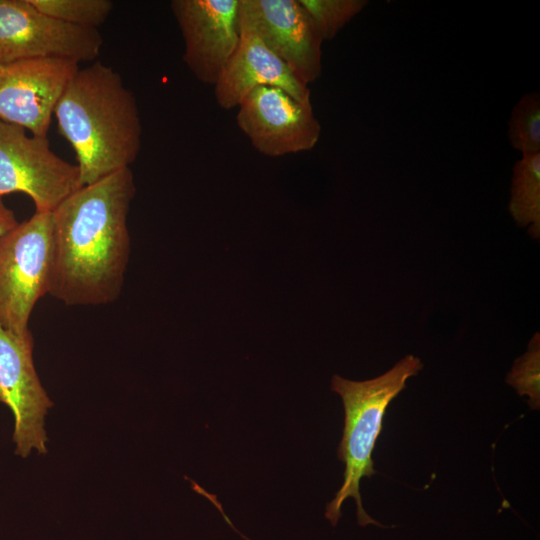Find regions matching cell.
<instances>
[{
	"label": "cell",
	"mask_w": 540,
	"mask_h": 540,
	"mask_svg": "<svg viewBox=\"0 0 540 540\" xmlns=\"http://www.w3.org/2000/svg\"><path fill=\"white\" fill-rule=\"evenodd\" d=\"M135 192L134 175L124 168L82 186L52 212L51 296L69 306L118 299L129 262L127 217Z\"/></svg>",
	"instance_id": "cell-1"
},
{
	"label": "cell",
	"mask_w": 540,
	"mask_h": 540,
	"mask_svg": "<svg viewBox=\"0 0 540 540\" xmlns=\"http://www.w3.org/2000/svg\"><path fill=\"white\" fill-rule=\"evenodd\" d=\"M53 115L75 153L82 186L130 168L139 155L142 123L136 98L120 74L100 61L79 67Z\"/></svg>",
	"instance_id": "cell-2"
},
{
	"label": "cell",
	"mask_w": 540,
	"mask_h": 540,
	"mask_svg": "<svg viewBox=\"0 0 540 540\" xmlns=\"http://www.w3.org/2000/svg\"><path fill=\"white\" fill-rule=\"evenodd\" d=\"M422 368V361L410 354L373 379L353 381L339 375L332 377L331 389L341 397L344 408L343 435L337 455L345 465L343 483L326 505L325 517L332 526H336L341 517L343 502L353 498L357 507V522L361 527H384L365 511L360 482L363 477L377 473L372 453L389 404L406 387L407 380L416 376Z\"/></svg>",
	"instance_id": "cell-3"
},
{
	"label": "cell",
	"mask_w": 540,
	"mask_h": 540,
	"mask_svg": "<svg viewBox=\"0 0 540 540\" xmlns=\"http://www.w3.org/2000/svg\"><path fill=\"white\" fill-rule=\"evenodd\" d=\"M53 258L52 212L35 211L0 239V327L31 333V312L50 291Z\"/></svg>",
	"instance_id": "cell-4"
},
{
	"label": "cell",
	"mask_w": 540,
	"mask_h": 540,
	"mask_svg": "<svg viewBox=\"0 0 540 540\" xmlns=\"http://www.w3.org/2000/svg\"><path fill=\"white\" fill-rule=\"evenodd\" d=\"M81 187L76 164L55 154L47 137L0 120L1 199L21 192L31 198L36 212H53Z\"/></svg>",
	"instance_id": "cell-5"
},
{
	"label": "cell",
	"mask_w": 540,
	"mask_h": 540,
	"mask_svg": "<svg viewBox=\"0 0 540 540\" xmlns=\"http://www.w3.org/2000/svg\"><path fill=\"white\" fill-rule=\"evenodd\" d=\"M98 29L73 26L38 10L29 0H0V64L29 59L95 60Z\"/></svg>",
	"instance_id": "cell-6"
},
{
	"label": "cell",
	"mask_w": 540,
	"mask_h": 540,
	"mask_svg": "<svg viewBox=\"0 0 540 540\" xmlns=\"http://www.w3.org/2000/svg\"><path fill=\"white\" fill-rule=\"evenodd\" d=\"M237 107V126L265 156L310 151L319 141L321 126L311 101H299L281 88L256 87Z\"/></svg>",
	"instance_id": "cell-7"
},
{
	"label": "cell",
	"mask_w": 540,
	"mask_h": 540,
	"mask_svg": "<svg viewBox=\"0 0 540 540\" xmlns=\"http://www.w3.org/2000/svg\"><path fill=\"white\" fill-rule=\"evenodd\" d=\"M33 336H17L0 327V403L14 420L15 453L28 457L32 450L46 454L45 416L53 402L33 362Z\"/></svg>",
	"instance_id": "cell-8"
},
{
	"label": "cell",
	"mask_w": 540,
	"mask_h": 540,
	"mask_svg": "<svg viewBox=\"0 0 540 540\" xmlns=\"http://www.w3.org/2000/svg\"><path fill=\"white\" fill-rule=\"evenodd\" d=\"M78 69L63 59L0 64V120L47 137L56 104Z\"/></svg>",
	"instance_id": "cell-9"
},
{
	"label": "cell",
	"mask_w": 540,
	"mask_h": 540,
	"mask_svg": "<svg viewBox=\"0 0 540 540\" xmlns=\"http://www.w3.org/2000/svg\"><path fill=\"white\" fill-rule=\"evenodd\" d=\"M239 23L251 27L302 83L320 77L323 39L299 0H239Z\"/></svg>",
	"instance_id": "cell-10"
},
{
	"label": "cell",
	"mask_w": 540,
	"mask_h": 540,
	"mask_svg": "<svg viewBox=\"0 0 540 540\" xmlns=\"http://www.w3.org/2000/svg\"><path fill=\"white\" fill-rule=\"evenodd\" d=\"M170 8L184 41V63L214 86L239 43V0H172Z\"/></svg>",
	"instance_id": "cell-11"
},
{
	"label": "cell",
	"mask_w": 540,
	"mask_h": 540,
	"mask_svg": "<svg viewBox=\"0 0 540 540\" xmlns=\"http://www.w3.org/2000/svg\"><path fill=\"white\" fill-rule=\"evenodd\" d=\"M239 28L237 48L214 85L219 107H237L248 92L259 86L278 87L299 101L310 102L308 85L296 78L251 27L239 23Z\"/></svg>",
	"instance_id": "cell-12"
},
{
	"label": "cell",
	"mask_w": 540,
	"mask_h": 540,
	"mask_svg": "<svg viewBox=\"0 0 540 540\" xmlns=\"http://www.w3.org/2000/svg\"><path fill=\"white\" fill-rule=\"evenodd\" d=\"M509 212L519 227L540 238V153L522 155L512 173Z\"/></svg>",
	"instance_id": "cell-13"
},
{
	"label": "cell",
	"mask_w": 540,
	"mask_h": 540,
	"mask_svg": "<svg viewBox=\"0 0 540 540\" xmlns=\"http://www.w3.org/2000/svg\"><path fill=\"white\" fill-rule=\"evenodd\" d=\"M511 146L522 155L540 153V94L525 93L514 105L508 122Z\"/></svg>",
	"instance_id": "cell-14"
},
{
	"label": "cell",
	"mask_w": 540,
	"mask_h": 540,
	"mask_svg": "<svg viewBox=\"0 0 540 540\" xmlns=\"http://www.w3.org/2000/svg\"><path fill=\"white\" fill-rule=\"evenodd\" d=\"M38 10L64 23L97 29L112 12L111 0H29Z\"/></svg>",
	"instance_id": "cell-15"
},
{
	"label": "cell",
	"mask_w": 540,
	"mask_h": 540,
	"mask_svg": "<svg viewBox=\"0 0 540 540\" xmlns=\"http://www.w3.org/2000/svg\"><path fill=\"white\" fill-rule=\"evenodd\" d=\"M314 22L323 41L338 32L368 4L366 0H299Z\"/></svg>",
	"instance_id": "cell-16"
},
{
	"label": "cell",
	"mask_w": 540,
	"mask_h": 540,
	"mask_svg": "<svg viewBox=\"0 0 540 540\" xmlns=\"http://www.w3.org/2000/svg\"><path fill=\"white\" fill-rule=\"evenodd\" d=\"M506 383L518 395L527 397L532 410L540 408V335L536 332L529 341L527 351L518 357L506 377Z\"/></svg>",
	"instance_id": "cell-17"
},
{
	"label": "cell",
	"mask_w": 540,
	"mask_h": 540,
	"mask_svg": "<svg viewBox=\"0 0 540 540\" xmlns=\"http://www.w3.org/2000/svg\"><path fill=\"white\" fill-rule=\"evenodd\" d=\"M18 224L14 212L0 198V239Z\"/></svg>",
	"instance_id": "cell-18"
},
{
	"label": "cell",
	"mask_w": 540,
	"mask_h": 540,
	"mask_svg": "<svg viewBox=\"0 0 540 540\" xmlns=\"http://www.w3.org/2000/svg\"><path fill=\"white\" fill-rule=\"evenodd\" d=\"M243 538H245L246 540H250V539H248V538H247V537H245V536H244Z\"/></svg>",
	"instance_id": "cell-19"
}]
</instances>
